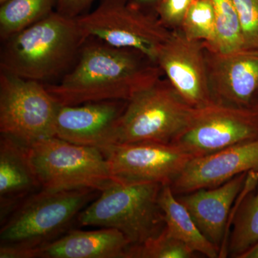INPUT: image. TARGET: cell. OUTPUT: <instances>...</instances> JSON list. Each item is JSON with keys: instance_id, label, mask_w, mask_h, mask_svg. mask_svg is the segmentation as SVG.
I'll list each match as a JSON object with an SVG mask.
<instances>
[{"instance_id": "6da1fadb", "label": "cell", "mask_w": 258, "mask_h": 258, "mask_svg": "<svg viewBox=\"0 0 258 258\" xmlns=\"http://www.w3.org/2000/svg\"><path fill=\"white\" fill-rule=\"evenodd\" d=\"M159 66L139 51L88 38L60 82L45 85L63 106L91 102L128 101L163 76Z\"/></svg>"}, {"instance_id": "7a4b0ae2", "label": "cell", "mask_w": 258, "mask_h": 258, "mask_svg": "<svg viewBox=\"0 0 258 258\" xmlns=\"http://www.w3.org/2000/svg\"><path fill=\"white\" fill-rule=\"evenodd\" d=\"M100 192L81 188L33 194L0 223V257L32 258L36 249L71 230Z\"/></svg>"}, {"instance_id": "3957f363", "label": "cell", "mask_w": 258, "mask_h": 258, "mask_svg": "<svg viewBox=\"0 0 258 258\" xmlns=\"http://www.w3.org/2000/svg\"><path fill=\"white\" fill-rule=\"evenodd\" d=\"M86 40L76 18L55 10L2 42L1 71L40 83L63 76Z\"/></svg>"}, {"instance_id": "277c9868", "label": "cell", "mask_w": 258, "mask_h": 258, "mask_svg": "<svg viewBox=\"0 0 258 258\" xmlns=\"http://www.w3.org/2000/svg\"><path fill=\"white\" fill-rule=\"evenodd\" d=\"M164 185L115 181L102 190L78 217L81 226L115 229L132 247L142 245L165 227L159 196Z\"/></svg>"}, {"instance_id": "5b68a950", "label": "cell", "mask_w": 258, "mask_h": 258, "mask_svg": "<svg viewBox=\"0 0 258 258\" xmlns=\"http://www.w3.org/2000/svg\"><path fill=\"white\" fill-rule=\"evenodd\" d=\"M196 111L167 79H159L127 101L115 129V144H171Z\"/></svg>"}, {"instance_id": "8992f818", "label": "cell", "mask_w": 258, "mask_h": 258, "mask_svg": "<svg viewBox=\"0 0 258 258\" xmlns=\"http://www.w3.org/2000/svg\"><path fill=\"white\" fill-rule=\"evenodd\" d=\"M28 154L42 189L90 188L101 191L116 181L99 148L52 137L31 144Z\"/></svg>"}, {"instance_id": "52a82bcc", "label": "cell", "mask_w": 258, "mask_h": 258, "mask_svg": "<svg viewBox=\"0 0 258 258\" xmlns=\"http://www.w3.org/2000/svg\"><path fill=\"white\" fill-rule=\"evenodd\" d=\"M76 18L86 38L139 51L155 63L171 33L155 13L129 0H101L92 11Z\"/></svg>"}, {"instance_id": "ba28073f", "label": "cell", "mask_w": 258, "mask_h": 258, "mask_svg": "<svg viewBox=\"0 0 258 258\" xmlns=\"http://www.w3.org/2000/svg\"><path fill=\"white\" fill-rule=\"evenodd\" d=\"M60 106L46 86L0 71V132L26 147L55 137Z\"/></svg>"}, {"instance_id": "9c48e42d", "label": "cell", "mask_w": 258, "mask_h": 258, "mask_svg": "<svg viewBox=\"0 0 258 258\" xmlns=\"http://www.w3.org/2000/svg\"><path fill=\"white\" fill-rule=\"evenodd\" d=\"M258 138V107L212 103L197 109L189 125L171 144L198 157Z\"/></svg>"}, {"instance_id": "30bf717a", "label": "cell", "mask_w": 258, "mask_h": 258, "mask_svg": "<svg viewBox=\"0 0 258 258\" xmlns=\"http://www.w3.org/2000/svg\"><path fill=\"white\" fill-rule=\"evenodd\" d=\"M116 181L169 185L184 170L192 154L174 144H114L101 148Z\"/></svg>"}, {"instance_id": "8fae6325", "label": "cell", "mask_w": 258, "mask_h": 258, "mask_svg": "<svg viewBox=\"0 0 258 258\" xmlns=\"http://www.w3.org/2000/svg\"><path fill=\"white\" fill-rule=\"evenodd\" d=\"M157 63L190 106L199 109L215 103L209 88L204 42L188 39L179 29L171 30Z\"/></svg>"}, {"instance_id": "7c38bea8", "label": "cell", "mask_w": 258, "mask_h": 258, "mask_svg": "<svg viewBox=\"0 0 258 258\" xmlns=\"http://www.w3.org/2000/svg\"><path fill=\"white\" fill-rule=\"evenodd\" d=\"M204 45L214 103L235 108L258 107L253 105L258 93V50L220 52Z\"/></svg>"}, {"instance_id": "4fadbf2b", "label": "cell", "mask_w": 258, "mask_h": 258, "mask_svg": "<svg viewBox=\"0 0 258 258\" xmlns=\"http://www.w3.org/2000/svg\"><path fill=\"white\" fill-rule=\"evenodd\" d=\"M126 104L125 101H104L60 105L54 136L71 143L99 149L114 144L115 129Z\"/></svg>"}, {"instance_id": "5bb4252c", "label": "cell", "mask_w": 258, "mask_h": 258, "mask_svg": "<svg viewBox=\"0 0 258 258\" xmlns=\"http://www.w3.org/2000/svg\"><path fill=\"white\" fill-rule=\"evenodd\" d=\"M258 171V138L195 157L170 185L175 195L221 185L236 176Z\"/></svg>"}, {"instance_id": "9a60e30c", "label": "cell", "mask_w": 258, "mask_h": 258, "mask_svg": "<svg viewBox=\"0 0 258 258\" xmlns=\"http://www.w3.org/2000/svg\"><path fill=\"white\" fill-rule=\"evenodd\" d=\"M246 175L247 173H244L215 187L203 188L178 198L200 230L220 249V252L231 208L244 189Z\"/></svg>"}, {"instance_id": "2e32d148", "label": "cell", "mask_w": 258, "mask_h": 258, "mask_svg": "<svg viewBox=\"0 0 258 258\" xmlns=\"http://www.w3.org/2000/svg\"><path fill=\"white\" fill-rule=\"evenodd\" d=\"M42 189L32 167L28 147L1 134L0 223L27 198Z\"/></svg>"}, {"instance_id": "e0dca14e", "label": "cell", "mask_w": 258, "mask_h": 258, "mask_svg": "<svg viewBox=\"0 0 258 258\" xmlns=\"http://www.w3.org/2000/svg\"><path fill=\"white\" fill-rule=\"evenodd\" d=\"M130 242L111 228L72 230L36 249L32 258H130Z\"/></svg>"}, {"instance_id": "ac0fdd59", "label": "cell", "mask_w": 258, "mask_h": 258, "mask_svg": "<svg viewBox=\"0 0 258 258\" xmlns=\"http://www.w3.org/2000/svg\"><path fill=\"white\" fill-rule=\"evenodd\" d=\"M165 228L169 235L186 244L195 252L209 258L220 257V249L205 237L187 209L180 203L169 185H164L159 196Z\"/></svg>"}, {"instance_id": "d6986e66", "label": "cell", "mask_w": 258, "mask_h": 258, "mask_svg": "<svg viewBox=\"0 0 258 258\" xmlns=\"http://www.w3.org/2000/svg\"><path fill=\"white\" fill-rule=\"evenodd\" d=\"M57 5V0H6L0 7L1 41L46 18Z\"/></svg>"}, {"instance_id": "ffe728a7", "label": "cell", "mask_w": 258, "mask_h": 258, "mask_svg": "<svg viewBox=\"0 0 258 258\" xmlns=\"http://www.w3.org/2000/svg\"><path fill=\"white\" fill-rule=\"evenodd\" d=\"M212 2L215 10L216 38L213 47H207L220 52L244 48L240 18L233 0Z\"/></svg>"}, {"instance_id": "44dd1931", "label": "cell", "mask_w": 258, "mask_h": 258, "mask_svg": "<svg viewBox=\"0 0 258 258\" xmlns=\"http://www.w3.org/2000/svg\"><path fill=\"white\" fill-rule=\"evenodd\" d=\"M258 242V186L257 191L242 204L234 222L228 252L233 257Z\"/></svg>"}, {"instance_id": "7402d4cb", "label": "cell", "mask_w": 258, "mask_h": 258, "mask_svg": "<svg viewBox=\"0 0 258 258\" xmlns=\"http://www.w3.org/2000/svg\"><path fill=\"white\" fill-rule=\"evenodd\" d=\"M179 30L188 39L212 47L216 38L215 10L212 0H194Z\"/></svg>"}, {"instance_id": "603a6c76", "label": "cell", "mask_w": 258, "mask_h": 258, "mask_svg": "<svg viewBox=\"0 0 258 258\" xmlns=\"http://www.w3.org/2000/svg\"><path fill=\"white\" fill-rule=\"evenodd\" d=\"M196 252L168 233L165 227L159 235L142 245L131 247L130 258H191Z\"/></svg>"}, {"instance_id": "cb8c5ba5", "label": "cell", "mask_w": 258, "mask_h": 258, "mask_svg": "<svg viewBox=\"0 0 258 258\" xmlns=\"http://www.w3.org/2000/svg\"><path fill=\"white\" fill-rule=\"evenodd\" d=\"M240 18L244 48L258 50V0H233Z\"/></svg>"}, {"instance_id": "d4e9b609", "label": "cell", "mask_w": 258, "mask_h": 258, "mask_svg": "<svg viewBox=\"0 0 258 258\" xmlns=\"http://www.w3.org/2000/svg\"><path fill=\"white\" fill-rule=\"evenodd\" d=\"M194 0H161L155 14L161 23L170 30L179 29L186 12Z\"/></svg>"}, {"instance_id": "484cf974", "label": "cell", "mask_w": 258, "mask_h": 258, "mask_svg": "<svg viewBox=\"0 0 258 258\" xmlns=\"http://www.w3.org/2000/svg\"><path fill=\"white\" fill-rule=\"evenodd\" d=\"M96 0H57V10L61 14L77 18L87 13Z\"/></svg>"}, {"instance_id": "4316f807", "label": "cell", "mask_w": 258, "mask_h": 258, "mask_svg": "<svg viewBox=\"0 0 258 258\" xmlns=\"http://www.w3.org/2000/svg\"><path fill=\"white\" fill-rule=\"evenodd\" d=\"M131 3L147 11L155 13V8L161 0H129Z\"/></svg>"}, {"instance_id": "83f0119b", "label": "cell", "mask_w": 258, "mask_h": 258, "mask_svg": "<svg viewBox=\"0 0 258 258\" xmlns=\"http://www.w3.org/2000/svg\"><path fill=\"white\" fill-rule=\"evenodd\" d=\"M239 258H258V242L244 251L238 256Z\"/></svg>"}, {"instance_id": "f1b7e54d", "label": "cell", "mask_w": 258, "mask_h": 258, "mask_svg": "<svg viewBox=\"0 0 258 258\" xmlns=\"http://www.w3.org/2000/svg\"><path fill=\"white\" fill-rule=\"evenodd\" d=\"M5 1H6V0H0V4H2V3H4Z\"/></svg>"}]
</instances>
